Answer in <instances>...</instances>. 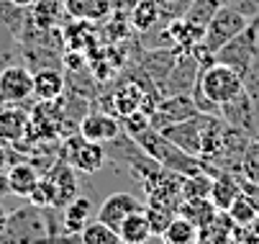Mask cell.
Listing matches in <instances>:
<instances>
[{
	"label": "cell",
	"instance_id": "cell-1",
	"mask_svg": "<svg viewBox=\"0 0 259 244\" xmlns=\"http://www.w3.org/2000/svg\"><path fill=\"white\" fill-rule=\"evenodd\" d=\"M57 208H41V206H21L8 214L6 231L0 236V244H47L62 234L57 224Z\"/></svg>",
	"mask_w": 259,
	"mask_h": 244
},
{
	"label": "cell",
	"instance_id": "cell-2",
	"mask_svg": "<svg viewBox=\"0 0 259 244\" xmlns=\"http://www.w3.org/2000/svg\"><path fill=\"white\" fill-rule=\"evenodd\" d=\"M134 142L146 154H149L154 162H159L162 167L177 172V175H195V172L203 170V165H200L198 157H193V154H188L185 149H180L175 142H169L162 131H157L152 126L146 129V131H141V134H136Z\"/></svg>",
	"mask_w": 259,
	"mask_h": 244
},
{
	"label": "cell",
	"instance_id": "cell-3",
	"mask_svg": "<svg viewBox=\"0 0 259 244\" xmlns=\"http://www.w3.org/2000/svg\"><path fill=\"white\" fill-rule=\"evenodd\" d=\"M249 26H251V18H246L241 11H236L229 3H221V8L213 13L210 23L205 26L203 44L210 52H218L221 47H226L231 39H236L239 33H244Z\"/></svg>",
	"mask_w": 259,
	"mask_h": 244
},
{
	"label": "cell",
	"instance_id": "cell-4",
	"mask_svg": "<svg viewBox=\"0 0 259 244\" xmlns=\"http://www.w3.org/2000/svg\"><path fill=\"white\" fill-rule=\"evenodd\" d=\"M200 90L208 95L210 103H215V106H226L229 100H234L239 93H244V80L234 72L231 67L221 64V62H213L210 67H205L200 77Z\"/></svg>",
	"mask_w": 259,
	"mask_h": 244
},
{
	"label": "cell",
	"instance_id": "cell-5",
	"mask_svg": "<svg viewBox=\"0 0 259 244\" xmlns=\"http://www.w3.org/2000/svg\"><path fill=\"white\" fill-rule=\"evenodd\" d=\"M59 157L67 159L75 170L88 172V175H95V172L105 165V147L98 142H90L85 139L80 131L77 134H67L64 142L59 147Z\"/></svg>",
	"mask_w": 259,
	"mask_h": 244
},
{
	"label": "cell",
	"instance_id": "cell-6",
	"mask_svg": "<svg viewBox=\"0 0 259 244\" xmlns=\"http://www.w3.org/2000/svg\"><path fill=\"white\" fill-rule=\"evenodd\" d=\"M256 54H259V44H256V21H251V26H249L244 33H239L236 39H231L226 47H221V49L215 52V62L231 67L234 72L244 80Z\"/></svg>",
	"mask_w": 259,
	"mask_h": 244
},
{
	"label": "cell",
	"instance_id": "cell-7",
	"mask_svg": "<svg viewBox=\"0 0 259 244\" xmlns=\"http://www.w3.org/2000/svg\"><path fill=\"white\" fill-rule=\"evenodd\" d=\"M210 118H213V116H208V113H195V116H190V118L177 121V124L162 129V134L169 139V142H175L180 149H185L188 154L200 157V149H203V134H205Z\"/></svg>",
	"mask_w": 259,
	"mask_h": 244
},
{
	"label": "cell",
	"instance_id": "cell-8",
	"mask_svg": "<svg viewBox=\"0 0 259 244\" xmlns=\"http://www.w3.org/2000/svg\"><path fill=\"white\" fill-rule=\"evenodd\" d=\"M33 98V72L23 64H11L0 69V103H18Z\"/></svg>",
	"mask_w": 259,
	"mask_h": 244
},
{
	"label": "cell",
	"instance_id": "cell-9",
	"mask_svg": "<svg viewBox=\"0 0 259 244\" xmlns=\"http://www.w3.org/2000/svg\"><path fill=\"white\" fill-rule=\"evenodd\" d=\"M200 72H203V67L195 62V57L190 52L180 54L175 67H172V72H169V77L162 85V98L164 95H190V90L198 83Z\"/></svg>",
	"mask_w": 259,
	"mask_h": 244
},
{
	"label": "cell",
	"instance_id": "cell-10",
	"mask_svg": "<svg viewBox=\"0 0 259 244\" xmlns=\"http://www.w3.org/2000/svg\"><path fill=\"white\" fill-rule=\"evenodd\" d=\"M44 178L52 183L54 190V208L62 211V208L77 198V178H75V167H72L67 159L57 157L54 165L44 172Z\"/></svg>",
	"mask_w": 259,
	"mask_h": 244
},
{
	"label": "cell",
	"instance_id": "cell-11",
	"mask_svg": "<svg viewBox=\"0 0 259 244\" xmlns=\"http://www.w3.org/2000/svg\"><path fill=\"white\" fill-rule=\"evenodd\" d=\"M195 113H200V111L195 108L190 95H164L157 103L154 113H152V129L162 131V129H167L177 121H185V118H190Z\"/></svg>",
	"mask_w": 259,
	"mask_h": 244
},
{
	"label": "cell",
	"instance_id": "cell-12",
	"mask_svg": "<svg viewBox=\"0 0 259 244\" xmlns=\"http://www.w3.org/2000/svg\"><path fill=\"white\" fill-rule=\"evenodd\" d=\"M85 139H90V142H98V144H108L113 142L116 136L123 134L121 129V121L108 113V111H88L80 121V129H77Z\"/></svg>",
	"mask_w": 259,
	"mask_h": 244
},
{
	"label": "cell",
	"instance_id": "cell-13",
	"mask_svg": "<svg viewBox=\"0 0 259 244\" xmlns=\"http://www.w3.org/2000/svg\"><path fill=\"white\" fill-rule=\"evenodd\" d=\"M221 118H224L226 124L256 136V118H259V108L256 103L251 100V95L244 90L239 93L234 100H229L226 106H221Z\"/></svg>",
	"mask_w": 259,
	"mask_h": 244
},
{
	"label": "cell",
	"instance_id": "cell-14",
	"mask_svg": "<svg viewBox=\"0 0 259 244\" xmlns=\"http://www.w3.org/2000/svg\"><path fill=\"white\" fill-rule=\"evenodd\" d=\"M149 93V88H144L136 80H123L108 98V113H113L116 118H123L134 111H141L144 98Z\"/></svg>",
	"mask_w": 259,
	"mask_h": 244
},
{
	"label": "cell",
	"instance_id": "cell-15",
	"mask_svg": "<svg viewBox=\"0 0 259 244\" xmlns=\"http://www.w3.org/2000/svg\"><path fill=\"white\" fill-rule=\"evenodd\" d=\"M144 206H146V203H141V200H139L136 195H131V193H110V195L105 198V203L100 206L98 219H100L103 224H108L110 229L118 231V226L126 221V216L141 211Z\"/></svg>",
	"mask_w": 259,
	"mask_h": 244
},
{
	"label": "cell",
	"instance_id": "cell-16",
	"mask_svg": "<svg viewBox=\"0 0 259 244\" xmlns=\"http://www.w3.org/2000/svg\"><path fill=\"white\" fill-rule=\"evenodd\" d=\"M98 39L100 33L93 28L90 21H80V18H72L67 26H62V44L67 52H80V54H90L98 49Z\"/></svg>",
	"mask_w": 259,
	"mask_h": 244
},
{
	"label": "cell",
	"instance_id": "cell-17",
	"mask_svg": "<svg viewBox=\"0 0 259 244\" xmlns=\"http://www.w3.org/2000/svg\"><path fill=\"white\" fill-rule=\"evenodd\" d=\"M203 36H205V28L195 26L193 21H188L185 16L172 18L169 26H167V31H164V42H167L175 52H180V54H188L195 44L203 42Z\"/></svg>",
	"mask_w": 259,
	"mask_h": 244
},
{
	"label": "cell",
	"instance_id": "cell-18",
	"mask_svg": "<svg viewBox=\"0 0 259 244\" xmlns=\"http://www.w3.org/2000/svg\"><path fill=\"white\" fill-rule=\"evenodd\" d=\"M177 57H180V52H175L172 47H167V49H152V52H146L141 57V64H139L141 72L154 83V88L159 90V95H162V85L169 77Z\"/></svg>",
	"mask_w": 259,
	"mask_h": 244
},
{
	"label": "cell",
	"instance_id": "cell-19",
	"mask_svg": "<svg viewBox=\"0 0 259 244\" xmlns=\"http://www.w3.org/2000/svg\"><path fill=\"white\" fill-rule=\"evenodd\" d=\"M26 136H31V113L18 106L0 108V142L21 144Z\"/></svg>",
	"mask_w": 259,
	"mask_h": 244
},
{
	"label": "cell",
	"instance_id": "cell-20",
	"mask_svg": "<svg viewBox=\"0 0 259 244\" xmlns=\"http://www.w3.org/2000/svg\"><path fill=\"white\" fill-rule=\"evenodd\" d=\"M59 3L69 18H80L90 23L108 21V16L113 13V0H59Z\"/></svg>",
	"mask_w": 259,
	"mask_h": 244
},
{
	"label": "cell",
	"instance_id": "cell-21",
	"mask_svg": "<svg viewBox=\"0 0 259 244\" xmlns=\"http://www.w3.org/2000/svg\"><path fill=\"white\" fill-rule=\"evenodd\" d=\"M6 178H8V190L13 195H21V198H28L36 188V183L41 180V172L36 170L33 162H13L8 170H6Z\"/></svg>",
	"mask_w": 259,
	"mask_h": 244
},
{
	"label": "cell",
	"instance_id": "cell-22",
	"mask_svg": "<svg viewBox=\"0 0 259 244\" xmlns=\"http://www.w3.org/2000/svg\"><path fill=\"white\" fill-rule=\"evenodd\" d=\"M67 77L57 67H39L33 72V98L39 100H57L64 95Z\"/></svg>",
	"mask_w": 259,
	"mask_h": 244
},
{
	"label": "cell",
	"instance_id": "cell-23",
	"mask_svg": "<svg viewBox=\"0 0 259 244\" xmlns=\"http://www.w3.org/2000/svg\"><path fill=\"white\" fill-rule=\"evenodd\" d=\"M241 195V175H234V172H218L213 178L210 185V200L218 211H229V206Z\"/></svg>",
	"mask_w": 259,
	"mask_h": 244
},
{
	"label": "cell",
	"instance_id": "cell-24",
	"mask_svg": "<svg viewBox=\"0 0 259 244\" xmlns=\"http://www.w3.org/2000/svg\"><path fill=\"white\" fill-rule=\"evenodd\" d=\"M234 221L226 211H218L205 226L198 229V244H234Z\"/></svg>",
	"mask_w": 259,
	"mask_h": 244
},
{
	"label": "cell",
	"instance_id": "cell-25",
	"mask_svg": "<svg viewBox=\"0 0 259 244\" xmlns=\"http://www.w3.org/2000/svg\"><path fill=\"white\" fill-rule=\"evenodd\" d=\"M90 216H93V200L85 198V195H77L75 200H69L62 208V231L80 234L88 226Z\"/></svg>",
	"mask_w": 259,
	"mask_h": 244
},
{
	"label": "cell",
	"instance_id": "cell-26",
	"mask_svg": "<svg viewBox=\"0 0 259 244\" xmlns=\"http://www.w3.org/2000/svg\"><path fill=\"white\" fill-rule=\"evenodd\" d=\"M62 16H67V13H64L59 0H36L31 6V13H28L31 23L41 31H59Z\"/></svg>",
	"mask_w": 259,
	"mask_h": 244
},
{
	"label": "cell",
	"instance_id": "cell-27",
	"mask_svg": "<svg viewBox=\"0 0 259 244\" xmlns=\"http://www.w3.org/2000/svg\"><path fill=\"white\" fill-rule=\"evenodd\" d=\"M128 18H131L134 31L149 33V31L159 23V18H162V6H159V0H136V3L131 6Z\"/></svg>",
	"mask_w": 259,
	"mask_h": 244
},
{
	"label": "cell",
	"instance_id": "cell-28",
	"mask_svg": "<svg viewBox=\"0 0 259 244\" xmlns=\"http://www.w3.org/2000/svg\"><path fill=\"white\" fill-rule=\"evenodd\" d=\"M118 236H121V244H146L154 236L144 208L136 211V214H131V216H126V221L118 226Z\"/></svg>",
	"mask_w": 259,
	"mask_h": 244
},
{
	"label": "cell",
	"instance_id": "cell-29",
	"mask_svg": "<svg viewBox=\"0 0 259 244\" xmlns=\"http://www.w3.org/2000/svg\"><path fill=\"white\" fill-rule=\"evenodd\" d=\"M177 214L185 216V219H190V221L200 229V226H205V224L218 214V208L213 206L210 198H190V200H182V203H180Z\"/></svg>",
	"mask_w": 259,
	"mask_h": 244
},
{
	"label": "cell",
	"instance_id": "cell-30",
	"mask_svg": "<svg viewBox=\"0 0 259 244\" xmlns=\"http://www.w3.org/2000/svg\"><path fill=\"white\" fill-rule=\"evenodd\" d=\"M159 239H162V244H198V226L190 219L177 214Z\"/></svg>",
	"mask_w": 259,
	"mask_h": 244
},
{
	"label": "cell",
	"instance_id": "cell-31",
	"mask_svg": "<svg viewBox=\"0 0 259 244\" xmlns=\"http://www.w3.org/2000/svg\"><path fill=\"white\" fill-rule=\"evenodd\" d=\"M82 236V244H121V236L116 229H110L108 224H103L100 219H90L88 226L80 231Z\"/></svg>",
	"mask_w": 259,
	"mask_h": 244
},
{
	"label": "cell",
	"instance_id": "cell-32",
	"mask_svg": "<svg viewBox=\"0 0 259 244\" xmlns=\"http://www.w3.org/2000/svg\"><path fill=\"white\" fill-rule=\"evenodd\" d=\"M213 185V175H208L205 170L195 172V175H185L182 178V200L190 198H208Z\"/></svg>",
	"mask_w": 259,
	"mask_h": 244
},
{
	"label": "cell",
	"instance_id": "cell-33",
	"mask_svg": "<svg viewBox=\"0 0 259 244\" xmlns=\"http://www.w3.org/2000/svg\"><path fill=\"white\" fill-rule=\"evenodd\" d=\"M218 8H221V0H190L182 16L188 18V21H193L195 26L205 28V26L210 23V18H213V13H215Z\"/></svg>",
	"mask_w": 259,
	"mask_h": 244
},
{
	"label": "cell",
	"instance_id": "cell-34",
	"mask_svg": "<svg viewBox=\"0 0 259 244\" xmlns=\"http://www.w3.org/2000/svg\"><path fill=\"white\" fill-rule=\"evenodd\" d=\"M229 216H231V221L236 224V226H244V224H251V221H256L259 219V211H256V206L251 203V198L241 190V195L229 206V211H226Z\"/></svg>",
	"mask_w": 259,
	"mask_h": 244
},
{
	"label": "cell",
	"instance_id": "cell-35",
	"mask_svg": "<svg viewBox=\"0 0 259 244\" xmlns=\"http://www.w3.org/2000/svg\"><path fill=\"white\" fill-rule=\"evenodd\" d=\"M144 214L146 219H149V226H152V234L154 236H162L164 229L172 224V219L177 216V211H172V208H164V206H144Z\"/></svg>",
	"mask_w": 259,
	"mask_h": 244
},
{
	"label": "cell",
	"instance_id": "cell-36",
	"mask_svg": "<svg viewBox=\"0 0 259 244\" xmlns=\"http://www.w3.org/2000/svg\"><path fill=\"white\" fill-rule=\"evenodd\" d=\"M234 241L239 244H259V219L244 226H234Z\"/></svg>",
	"mask_w": 259,
	"mask_h": 244
},
{
	"label": "cell",
	"instance_id": "cell-37",
	"mask_svg": "<svg viewBox=\"0 0 259 244\" xmlns=\"http://www.w3.org/2000/svg\"><path fill=\"white\" fill-rule=\"evenodd\" d=\"M221 3L234 6L236 11H241V13H244L246 18H251V21L259 18V0H221Z\"/></svg>",
	"mask_w": 259,
	"mask_h": 244
},
{
	"label": "cell",
	"instance_id": "cell-38",
	"mask_svg": "<svg viewBox=\"0 0 259 244\" xmlns=\"http://www.w3.org/2000/svg\"><path fill=\"white\" fill-rule=\"evenodd\" d=\"M241 190L251 198V203L256 206V211H259V183H251V180H244L241 178Z\"/></svg>",
	"mask_w": 259,
	"mask_h": 244
},
{
	"label": "cell",
	"instance_id": "cell-39",
	"mask_svg": "<svg viewBox=\"0 0 259 244\" xmlns=\"http://www.w3.org/2000/svg\"><path fill=\"white\" fill-rule=\"evenodd\" d=\"M11 165H8V152H6V147H3V142H0V172H6Z\"/></svg>",
	"mask_w": 259,
	"mask_h": 244
},
{
	"label": "cell",
	"instance_id": "cell-40",
	"mask_svg": "<svg viewBox=\"0 0 259 244\" xmlns=\"http://www.w3.org/2000/svg\"><path fill=\"white\" fill-rule=\"evenodd\" d=\"M6 224H8V211L0 206V236H3V231H6Z\"/></svg>",
	"mask_w": 259,
	"mask_h": 244
},
{
	"label": "cell",
	"instance_id": "cell-41",
	"mask_svg": "<svg viewBox=\"0 0 259 244\" xmlns=\"http://www.w3.org/2000/svg\"><path fill=\"white\" fill-rule=\"evenodd\" d=\"M6 193H11L8 190V178H6V172H0V195H6Z\"/></svg>",
	"mask_w": 259,
	"mask_h": 244
},
{
	"label": "cell",
	"instance_id": "cell-42",
	"mask_svg": "<svg viewBox=\"0 0 259 244\" xmlns=\"http://www.w3.org/2000/svg\"><path fill=\"white\" fill-rule=\"evenodd\" d=\"M11 3H13V6H18V8H31V6L36 3V0H11Z\"/></svg>",
	"mask_w": 259,
	"mask_h": 244
},
{
	"label": "cell",
	"instance_id": "cell-43",
	"mask_svg": "<svg viewBox=\"0 0 259 244\" xmlns=\"http://www.w3.org/2000/svg\"><path fill=\"white\" fill-rule=\"evenodd\" d=\"M256 136H259V118H256Z\"/></svg>",
	"mask_w": 259,
	"mask_h": 244
},
{
	"label": "cell",
	"instance_id": "cell-44",
	"mask_svg": "<svg viewBox=\"0 0 259 244\" xmlns=\"http://www.w3.org/2000/svg\"><path fill=\"white\" fill-rule=\"evenodd\" d=\"M47 244H57V241H54V239H52V241H47Z\"/></svg>",
	"mask_w": 259,
	"mask_h": 244
}]
</instances>
